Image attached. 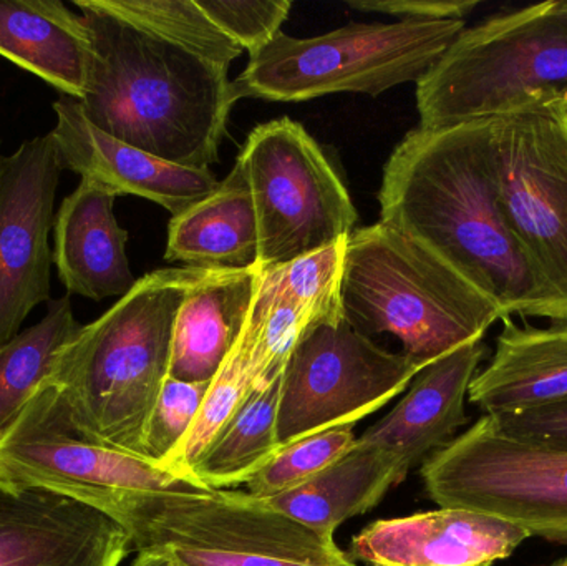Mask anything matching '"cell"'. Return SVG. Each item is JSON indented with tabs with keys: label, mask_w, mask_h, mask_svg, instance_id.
Returning <instances> with one entry per match:
<instances>
[{
	"label": "cell",
	"mask_w": 567,
	"mask_h": 566,
	"mask_svg": "<svg viewBox=\"0 0 567 566\" xmlns=\"http://www.w3.org/2000/svg\"><path fill=\"white\" fill-rule=\"evenodd\" d=\"M346 243L347 239L278 268H269L275 272L279 291L296 309L306 329L343 318Z\"/></svg>",
	"instance_id": "27"
},
{
	"label": "cell",
	"mask_w": 567,
	"mask_h": 566,
	"mask_svg": "<svg viewBox=\"0 0 567 566\" xmlns=\"http://www.w3.org/2000/svg\"><path fill=\"white\" fill-rule=\"evenodd\" d=\"M478 0H350L353 9L389 13L400 20H465Z\"/></svg>",
	"instance_id": "32"
},
{
	"label": "cell",
	"mask_w": 567,
	"mask_h": 566,
	"mask_svg": "<svg viewBox=\"0 0 567 566\" xmlns=\"http://www.w3.org/2000/svg\"><path fill=\"white\" fill-rule=\"evenodd\" d=\"M342 309L372 339H399L403 354L426 366L505 319L495 301L412 236L379 222L353 229L343 258Z\"/></svg>",
	"instance_id": "4"
},
{
	"label": "cell",
	"mask_w": 567,
	"mask_h": 566,
	"mask_svg": "<svg viewBox=\"0 0 567 566\" xmlns=\"http://www.w3.org/2000/svg\"><path fill=\"white\" fill-rule=\"evenodd\" d=\"M440 508H463L518 525L567 547V451L513 438L483 414L422 465Z\"/></svg>",
	"instance_id": "9"
},
{
	"label": "cell",
	"mask_w": 567,
	"mask_h": 566,
	"mask_svg": "<svg viewBox=\"0 0 567 566\" xmlns=\"http://www.w3.org/2000/svg\"><path fill=\"white\" fill-rule=\"evenodd\" d=\"M406 474L395 455L357 439L353 447L326 471L265 502L309 531L333 538L343 522L377 507Z\"/></svg>",
	"instance_id": "23"
},
{
	"label": "cell",
	"mask_w": 567,
	"mask_h": 566,
	"mask_svg": "<svg viewBox=\"0 0 567 566\" xmlns=\"http://www.w3.org/2000/svg\"><path fill=\"white\" fill-rule=\"evenodd\" d=\"M93 9L183 47L229 69L243 53L199 7L198 0H86Z\"/></svg>",
	"instance_id": "26"
},
{
	"label": "cell",
	"mask_w": 567,
	"mask_h": 566,
	"mask_svg": "<svg viewBox=\"0 0 567 566\" xmlns=\"http://www.w3.org/2000/svg\"><path fill=\"white\" fill-rule=\"evenodd\" d=\"M546 566H567V557L561 558V560L553 562V564Z\"/></svg>",
	"instance_id": "34"
},
{
	"label": "cell",
	"mask_w": 567,
	"mask_h": 566,
	"mask_svg": "<svg viewBox=\"0 0 567 566\" xmlns=\"http://www.w3.org/2000/svg\"><path fill=\"white\" fill-rule=\"evenodd\" d=\"M486 368L476 372L468 399L483 414H519L567 401V321L548 328L503 319Z\"/></svg>",
	"instance_id": "19"
},
{
	"label": "cell",
	"mask_w": 567,
	"mask_h": 566,
	"mask_svg": "<svg viewBox=\"0 0 567 566\" xmlns=\"http://www.w3.org/2000/svg\"><path fill=\"white\" fill-rule=\"evenodd\" d=\"M495 419L513 438L567 451V401Z\"/></svg>",
	"instance_id": "31"
},
{
	"label": "cell",
	"mask_w": 567,
	"mask_h": 566,
	"mask_svg": "<svg viewBox=\"0 0 567 566\" xmlns=\"http://www.w3.org/2000/svg\"><path fill=\"white\" fill-rule=\"evenodd\" d=\"M212 382H183L166 379L146 435L150 461L162 464L185 439L198 418Z\"/></svg>",
	"instance_id": "30"
},
{
	"label": "cell",
	"mask_w": 567,
	"mask_h": 566,
	"mask_svg": "<svg viewBox=\"0 0 567 566\" xmlns=\"http://www.w3.org/2000/svg\"><path fill=\"white\" fill-rule=\"evenodd\" d=\"M503 213L535 282V318L567 321V93L493 120Z\"/></svg>",
	"instance_id": "8"
},
{
	"label": "cell",
	"mask_w": 567,
	"mask_h": 566,
	"mask_svg": "<svg viewBox=\"0 0 567 566\" xmlns=\"http://www.w3.org/2000/svg\"><path fill=\"white\" fill-rule=\"evenodd\" d=\"M545 92L567 93V0L465 27L416 83L420 128L495 120Z\"/></svg>",
	"instance_id": "5"
},
{
	"label": "cell",
	"mask_w": 567,
	"mask_h": 566,
	"mask_svg": "<svg viewBox=\"0 0 567 566\" xmlns=\"http://www.w3.org/2000/svg\"><path fill=\"white\" fill-rule=\"evenodd\" d=\"M203 269L148 272L59 352L45 384L73 428L96 444L148 459L146 435L169 374L176 316Z\"/></svg>",
	"instance_id": "3"
},
{
	"label": "cell",
	"mask_w": 567,
	"mask_h": 566,
	"mask_svg": "<svg viewBox=\"0 0 567 566\" xmlns=\"http://www.w3.org/2000/svg\"><path fill=\"white\" fill-rule=\"evenodd\" d=\"M281 378L252 389L189 471V481L208 491H228L251 481L282 447L278 418Z\"/></svg>",
	"instance_id": "24"
},
{
	"label": "cell",
	"mask_w": 567,
	"mask_h": 566,
	"mask_svg": "<svg viewBox=\"0 0 567 566\" xmlns=\"http://www.w3.org/2000/svg\"><path fill=\"white\" fill-rule=\"evenodd\" d=\"M2 145V143H0ZM0 162H2V153H0Z\"/></svg>",
	"instance_id": "35"
},
{
	"label": "cell",
	"mask_w": 567,
	"mask_h": 566,
	"mask_svg": "<svg viewBox=\"0 0 567 566\" xmlns=\"http://www.w3.org/2000/svg\"><path fill=\"white\" fill-rule=\"evenodd\" d=\"M486 354L485 342L473 341L426 366L402 401L359 441L395 455L409 472L442 451L468 421L466 398Z\"/></svg>",
	"instance_id": "17"
},
{
	"label": "cell",
	"mask_w": 567,
	"mask_h": 566,
	"mask_svg": "<svg viewBox=\"0 0 567 566\" xmlns=\"http://www.w3.org/2000/svg\"><path fill=\"white\" fill-rule=\"evenodd\" d=\"M355 425H340L282 445L278 454L246 482V494L269 501L309 482L339 461L357 442Z\"/></svg>",
	"instance_id": "28"
},
{
	"label": "cell",
	"mask_w": 567,
	"mask_h": 566,
	"mask_svg": "<svg viewBox=\"0 0 567 566\" xmlns=\"http://www.w3.org/2000/svg\"><path fill=\"white\" fill-rule=\"evenodd\" d=\"M165 259L203 271L258 268V216L241 163L208 198L173 216Z\"/></svg>",
	"instance_id": "22"
},
{
	"label": "cell",
	"mask_w": 567,
	"mask_h": 566,
	"mask_svg": "<svg viewBox=\"0 0 567 566\" xmlns=\"http://www.w3.org/2000/svg\"><path fill=\"white\" fill-rule=\"evenodd\" d=\"M261 268L206 271L189 289L173 329L168 378L212 382L245 331Z\"/></svg>",
	"instance_id": "20"
},
{
	"label": "cell",
	"mask_w": 567,
	"mask_h": 566,
	"mask_svg": "<svg viewBox=\"0 0 567 566\" xmlns=\"http://www.w3.org/2000/svg\"><path fill=\"white\" fill-rule=\"evenodd\" d=\"M59 153L50 133L27 140L0 162V346L50 301Z\"/></svg>",
	"instance_id": "13"
},
{
	"label": "cell",
	"mask_w": 567,
	"mask_h": 566,
	"mask_svg": "<svg viewBox=\"0 0 567 566\" xmlns=\"http://www.w3.org/2000/svg\"><path fill=\"white\" fill-rule=\"evenodd\" d=\"M47 305L43 319L0 346V434L45 384L56 356L82 329L69 295Z\"/></svg>",
	"instance_id": "25"
},
{
	"label": "cell",
	"mask_w": 567,
	"mask_h": 566,
	"mask_svg": "<svg viewBox=\"0 0 567 566\" xmlns=\"http://www.w3.org/2000/svg\"><path fill=\"white\" fill-rule=\"evenodd\" d=\"M463 29L465 20H399L349 23L309 39L279 32L251 55L233 89L238 100L269 102L346 92L377 96L419 83Z\"/></svg>",
	"instance_id": "7"
},
{
	"label": "cell",
	"mask_w": 567,
	"mask_h": 566,
	"mask_svg": "<svg viewBox=\"0 0 567 566\" xmlns=\"http://www.w3.org/2000/svg\"><path fill=\"white\" fill-rule=\"evenodd\" d=\"M528 538L503 518L439 508L373 522L353 537L350 554L372 566H493Z\"/></svg>",
	"instance_id": "16"
},
{
	"label": "cell",
	"mask_w": 567,
	"mask_h": 566,
	"mask_svg": "<svg viewBox=\"0 0 567 566\" xmlns=\"http://www.w3.org/2000/svg\"><path fill=\"white\" fill-rule=\"evenodd\" d=\"M0 56L82 100L92 59L85 17L60 0H0Z\"/></svg>",
	"instance_id": "21"
},
{
	"label": "cell",
	"mask_w": 567,
	"mask_h": 566,
	"mask_svg": "<svg viewBox=\"0 0 567 566\" xmlns=\"http://www.w3.org/2000/svg\"><path fill=\"white\" fill-rule=\"evenodd\" d=\"M0 482L43 488L106 517L128 492L206 491L150 459L83 438L59 391L47 384L0 434Z\"/></svg>",
	"instance_id": "11"
},
{
	"label": "cell",
	"mask_w": 567,
	"mask_h": 566,
	"mask_svg": "<svg viewBox=\"0 0 567 566\" xmlns=\"http://www.w3.org/2000/svg\"><path fill=\"white\" fill-rule=\"evenodd\" d=\"M56 123L50 136L60 165L115 196L135 195L173 216L208 198L219 182L209 168H189L150 155L93 126L82 103L60 95L53 102Z\"/></svg>",
	"instance_id": "15"
},
{
	"label": "cell",
	"mask_w": 567,
	"mask_h": 566,
	"mask_svg": "<svg viewBox=\"0 0 567 566\" xmlns=\"http://www.w3.org/2000/svg\"><path fill=\"white\" fill-rule=\"evenodd\" d=\"M206 16L251 55L265 49L289 16V0H198Z\"/></svg>",
	"instance_id": "29"
},
{
	"label": "cell",
	"mask_w": 567,
	"mask_h": 566,
	"mask_svg": "<svg viewBox=\"0 0 567 566\" xmlns=\"http://www.w3.org/2000/svg\"><path fill=\"white\" fill-rule=\"evenodd\" d=\"M132 566H183L173 562L166 555L156 554V552H142L135 558Z\"/></svg>",
	"instance_id": "33"
},
{
	"label": "cell",
	"mask_w": 567,
	"mask_h": 566,
	"mask_svg": "<svg viewBox=\"0 0 567 566\" xmlns=\"http://www.w3.org/2000/svg\"><path fill=\"white\" fill-rule=\"evenodd\" d=\"M423 366L380 348L343 316L300 335L281 379V445L340 425H355L402 394Z\"/></svg>",
	"instance_id": "12"
},
{
	"label": "cell",
	"mask_w": 567,
	"mask_h": 566,
	"mask_svg": "<svg viewBox=\"0 0 567 566\" xmlns=\"http://www.w3.org/2000/svg\"><path fill=\"white\" fill-rule=\"evenodd\" d=\"M109 517L138 554L183 566H355L336 538L246 492H128Z\"/></svg>",
	"instance_id": "6"
},
{
	"label": "cell",
	"mask_w": 567,
	"mask_h": 566,
	"mask_svg": "<svg viewBox=\"0 0 567 566\" xmlns=\"http://www.w3.org/2000/svg\"><path fill=\"white\" fill-rule=\"evenodd\" d=\"M238 162L258 216L259 268H278L352 235L359 216L349 192L300 123L287 116L262 123Z\"/></svg>",
	"instance_id": "10"
},
{
	"label": "cell",
	"mask_w": 567,
	"mask_h": 566,
	"mask_svg": "<svg viewBox=\"0 0 567 566\" xmlns=\"http://www.w3.org/2000/svg\"><path fill=\"white\" fill-rule=\"evenodd\" d=\"M128 535L95 508L0 482V566H120Z\"/></svg>",
	"instance_id": "14"
},
{
	"label": "cell",
	"mask_w": 567,
	"mask_h": 566,
	"mask_svg": "<svg viewBox=\"0 0 567 566\" xmlns=\"http://www.w3.org/2000/svg\"><path fill=\"white\" fill-rule=\"evenodd\" d=\"M380 222L445 259L498 305L535 318V282L503 213L493 120L415 128L383 168Z\"/></svg>",
	"instance_id": "1"
},
{
	"label": "cell",
	"mask_w": 567,
	"mask_h": 566,
	"mask_svg": "<svg viewBox=\"0 0 567 566\" xmlns=\"http://www.w3.org/2000/svg\"><path fill=\"white\" fill-rule=\"evenodd\" d=\"M92 39L83 113L106 135L175 165L218 162L238 102L226 66L73 0Z\"/></svg>",
	"instance_id": "2"
},
{
	"label": "cell",
	"mask_w": 567,
	"mask_h": 566,
	"mask_svg": "<svg viewBox=\"0 0 567 566\" xmlns=\"http://www.w3.org/2000/svg\"><path fill=\"white\" fill-rule=\"evenodd\" d=\"M118 196L89 179L63 198L53 222V266L70 295L123 298L138 279L126 256L128 233L116 222Z\"/></svg>",
	"instance_id": "18"
}]
</instances>
